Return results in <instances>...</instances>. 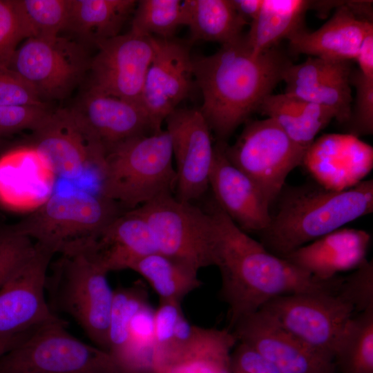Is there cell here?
Wrapping results in <instances>:
<instances>
[{
    "instance_id": "obj_22",
    "label": "cell",
    "mask_w": 373,
    "mask_h": 373,
    "mask_svg": "<svg viewBox=\"0 0 373 373\" xmlns=\"http://www.w3.org/2000/svg\"><path fill=\"white\" fill-rule=\"evenodd\" d=\"M237 342L228 328L195 325L186 341L155 354L154 373H231V353Z\"/></svg>"
},
{
    "instance_id": "obj_45",
    "label": "cell",
    "mask_w": 373,
    "mask_h": 373,
    "mask_svg": "<svg viewBox=\"0 0 373 373\" xmlns=\"http://www.w3.org/2000/svg\"><path fill=\"white\" fill-rule=\"evenodd\" d=\"M236 11L246 20H253L258 14L262 0H231Z\"/></svg>"
},
{
    "instance_id": "obj_46",
    "label": "cell",
    "mask_w": 373,
    "mask_h": 373,
    "mask_svg": "<svg viewBox=\"0 0 373 373\" xmlns=\"http://www.w3.org/2000/svg\"><path fill=\"white\" fill-rule=\"evenodd\" d=\"M28 334L6 338H0V358L15 347Z\"/></svg>"
},
{
    "instance_id": "obj_32",
    "label": "cell",
    "mask_w": 373,
    "mask_h": 373,
    "mask_svg": "<svg viewBox=\"0 0 373 373\" xmlns=\"http://www.w3.org/2000/svg\"><path fill=\"white\" fill-rule=\"evenodd\" d=\"M146 288L142 282L114 290L108 329V353L119 363L130 341V327L136 312L148 302Z\"/></svg>"
},
{
    "instance_id": "obj_35",
    "label": "cell",
    "mask_w": 373,
    "mask_h": 373,
    "mask_svg": "<svg viewBox=\"0 0 373 373\" xmlns=\"http://www.w3.org/2000/svg\"><path fill=\"white\" fill-rule=\"evenodd\" d=\"M350 61H338L318 57H309L305 61L291 64L285 70L283 81L285 90L312 87L323 80L352 70Z\"/></svg>"
},
{
    "instance_id": "obj_8",
    "label": "cell",
    "mask_w": 373,
    "mask_h": 373,
    "mask_svg": "<svg viewBox=\"0 0 373 373\" xmlns=\"http://www.w3.org/2000/svg\"><path fill=\"white\" fill-rule=\"evenodd\" d=\"M135 209L147 222L159 254L198 270L214 266V225L209 212L173 194Z\"/></svg>"
},
{
    "instance_id": "obj_33",
    "label": "cell",
    "mask_w": 373,
    "mask_h": 373,
    "mask_svg": "<svg viewBox=\"0 0 373 373\" xmlns=\"http://www.w3.org/2000/svg\"><path fill=\"white\" fill-rule=\"evenodd\" d=\"M180 0H140L133 12L131 32L161 39L173 38L183 23Z\"/></svg>"
},
{
    "instance_id": "obj_41",
    "label": "cell",
    "mask_w": 373,
    "mask_h": 373,
    "mask_svg": "<svg viewBox=\"0 0 373 373\" xmlns=\"http://www.w3.org/2000/svg\"><path fill=\"white\" fill-rule=\"evenodd\" d=\"M44 104L33 90L15 71L0 66V105L38 106Z\"/></svg>"
},
{
    "instance_id": "obj_18",
    "label": "cell",
    "mask_w": 373,
    "mask_h": 373,
    "mask_svg": "<svg viewBox=\"0 0 373 373\" xmlns=\"http://www.w3.org/2000/svg\"><path fill=\"white\" fill-rule=\"evenodd\" d=\"M316 183L332 191L352 188L373 167V148L358 137L329 133L307 149L301 163Z\"/></svg>"
},
{
    "instance_id": "obj_30",
    "label": "cell",
    "mask_w": 373,
    "mask_h": 373,
    "mask_svg": "<svg viewBox=\"0 0 373 373\" xmlns=\"http://www.w3.org/2000/svg\"><path fill=\"white\" fill-rule=\"evenodd\" d=\"M336 372L373 373V307L353 316L336 343Z\"/></svg>"
},
{
    "instance_id": "obj_24",
    "label": "cell",
    "mask_w": 373,
    "mask_h": 373,
    "mask_svg": "<svg viewBox=\"0 0 373 373\" xmlns=\"http://www.w3.org/2000/svg\"><path fill=\"white\" fill-rule=\"evenodd\" d=\"M89 245L108 273L128 269L137 260L158 253L147 222L135 209L119 215Z\"/></svg>"
},
{
    "instance_id": "obj_15",
    "label": "cell",
    "mask_w": 373,
    "mask_h": 373,
    "mask_svg": "<svg viewBox=\"0 0 373 373\" xmlns=\"http://www.w3.org/2000/svg\"><path fill=\"white\" fill-rule=\"evenodd\" d=\"M176 163L175 198L192 202L209 186L214 146L199 109L176 108L165 119Z\"/></svg>"
},
{
    "instance_id": "obj_39",
    "label": "cell",
    "mask_w": 373,
    "mask_h": 373,
    "mask_svg": "<svg viewBox=\"0 0 373 373\" xmlns=\"http://www.w3.org/2000/svg\"><path fill=\"white\" fill-rule=\"evenodd\" d=\"M44 105H0V136L16 131L36 130L50 113Z\"/></svg>"
},
{
    "instance_id": "obj_14",
    "label": "cell",
    "mask_w": 373,
    "mask_h": 373,
    "mask_svg": "<svg viewBox=\"0 0 373 373\" xmlns=\"http://www.w3.org/2000/svg\"><path fill=\"white\" fill-rule=\"evenodd\" d=\"M33 133L32 146L54 173L73 178L96 169L101 175L106 150L71 108L51 111Z\"/></svg>"
},
{
    "instance_id": "obj_29",
    "label": "cell",
    "mask_w": 373,
    "mask_h": 373,
    "mask_svg": "<svg viewBox=\"0 0 373 373\" xmlns=\"http://www.w3.org/2000/svg\"><path fill=\"white\" fill-rule=\"evenodd\" d=\"M128 269L142 276L158 295L160 300L181 303L202 284L198 277L199 270L159 253L137 260Z\"/></svg>"
},
{
    "instance_id": "obj_9",
    "label": "cell",
    "mask_w": 373,
    "mask_h": 373,
    "mask_svg": "<svg viewBox=\"0 0 373 373\" xmlns=\"http://www.w3.org/2000/svg\"><path fill=\"white\" fill-rule=\"evenodd\" d=\"M229 160L258 187L271 205L289 173L301 165L305 149L294 143L272 119L246 122L235 143L224 146Z\"/></svg>"
},
{
    "instance_id": "obj_4",
    "label": "cell",
    "mask_w": 373,
    "mask_h": 373,
    "mask_svg": "<svg viewBox=\"0 0 373 373\" xmlns=\"http://www.w3.org/2000/svg\"><path fill=\"white\" fill-rule=\"evenodd\" d=\"M176 185L166 130L134 137L106 151L99 193L131 209L172 194Z\"/></svg>"
},
{
    "instance_id": "obj_20",
    "label": "cell",
    "mask_w": 373,
    "mask_h": 373,
    "mask_svg": "<svg viewBox=\"0 0 373 373\" xmlns=\"http://www.w3.org/2000/svg\"><path fill=\"white\" fill-rule=\"evenodd\" d=\"M71 109L106 151L130 138L155 133L140 104L90 88Z\"/></svg>"
},
{
    "instance_id": "obj_26",
    "label": "cell",
    "mask_w": 373,
    "mask_h": 373,
    "mask_svg": "<svg viewBox=\"0 0 373 373\" xmlns=\"http://www.w3.org/2000/svg\"><path fill=\"white\" fill-rule=\"evenodd\" d=\"M136 4L135 0H71L66 30L96 46L119 35Z\"/></svg>"
},
{
    "instance_id": "obj_36",
    "label": "cell",
    "mask_w": 373,
    "mask_h": 373,
    "mask_svg": "<svg viewBox=\"0 0 373 373\" xmlns=\"http://www.w3.org/2000/svg\"><path fill=\"white\" fill-rule=\"evenodd\" d=\"M350 84L356 89L354 109L346 124L349 133L358 137L373 133V78L364 76L357 70L350 74Z\"/></svg>"
},
{
    "instance_id": "obj_2",
    "label": "cell",
    "mask_w": 373,
    "mask_h": 373,
    "mask_svg": "<svg viewBox=\"0 0 373 373\" xmlns=\"http://www.w3.org/2000/svg\"><path fill=\"white\" fill-rule=\"evenodd\" d=\"M291 64L276 46L253 52L245 36L211 55L193 59L195 85L202 95L199 110L218 141L226 142L258 111Z\"/></svg>"
},
{
    "instance_id": "obj_13",
    "label": "cell",
    "mask_w": 373,
    "mask_h": 373,
    "mask_svg": "<svg viewBox=\"0 0 373 373\" xmlns=\"http://www.w3.org/2000/svg\"><path fill=\"white\" fill-rule=\"evenodd\" d=\"M35 244L33 253L0 288V338L24 334L59 318L45 296L48 267L54 254Z\"/></svg>"
},
{
    "instance_id": "obj_6",
    "label": "cell",
    "mask_w": 373,
    "mask_h": 373,
    "mask_svg": "<svg viewBox=\"0 0 373 373\" xmlns=\"http://www.w3.org/2000/svg\"><path fill=\"white\" fill-rule=\"evenodd\" d=\"M0 373H123L106 351L87 344L58 318L30 331L0 358Z\"/></svg>"
},
{
    "instance_id": "obj_19",
    "label": "cell",
    "mask_w": 373,
    "mask_h": 373,
    "mask_svg": "<svg viewBox=\"0 0 373 373\" xmlns=\"http://www.w3.org/2000/svg\"><path fill=\"white\" fill-rule=\"evenodd\" d=\"M218 141L209 175L216 204L242 231L260 233L271 221L270 205L257 185L227 157Z\"/></svg>"
},
{
    "instance_id": "obj_34",
    "label": "cell",
    "mask_w": 373,
    "mask_h": 373,
    "mask_svg": "<svg viewBox=\"0 0 373 373\" xmlns=\"http://www.w3.org/2000/svg\"><path fill=\"white\" fill-rule=\"evenodd\" d=\"M352 69L336 75L312 87L286 91L285 93L332 110L336 119L347 124L351 117Z\"/></svg>"
},
{
    "instance_id": "obj_17",
    "label": "cell",
    "mask_w": 373,
    "mask_h": 373,
    "mask_svg": "<svg viewBox=\"0 0 373 373\" xmlns=\"http://www.w3.org/2000/svg\"><path fill=\"white\" fill-rule=\"evenodd\" d=\"M231 331L238 342L252 347L281 373H336L332 360L289 333L262 309L240 319Z\"/></svg>"
},
{
    "instance_id": "obj_42",
    "label": "cell",
    "mask_w": 373,
    "mask_h": 373,
    "mask_svg": "<svg viewBox=\"0 0 373 373\" xmlns=\"http://www.w3.org/2000/svg\"><path fill=\"white\" fill-rule=\"evenodd\" d=\"M182 313L181 303L160 300L159 306L154 312L155 354L171 343L177 321Z\"/></svg>"
},
{
    "instance_id": "obj_31",
    "label": "cell",
    "mask_w": 373,
    "mask_h": 373,
    "mask_svg": "<svg viewBox=\"0 0 373 373\" xmlns=\"http://www.w3.org/2000/svg\"><path fill=\"white\" fill-rule=\"evenodd\" d=\"M24 39H50L66 30L71 0H13Z\"/></svg>"
},
{
    "instance_id": "obj_3",
    "label": "cell",
    "mask_w": 373,
    "mask_h": 373,
    "mask_svg": "<svg viewBox=\"0 0 373 373\" xmlns=\"http://www.w3.org/2000/svg\"><path fill=\"white\" fill-rule=\"evenodd\" d=\"M277 212L260 243L284 258L304 246L373 211V180L343 191L308 184L282 190Z\"/></svg>"
},
{
    "instance_id": "obj_12",
    "label": "cell",
    "mask_w": 373,
    "mask_h": 373,
    "mask_svg": "<svg viewBox=\"0 0 373 373\" xmlns=\"http://www.w3.org/2000/svg\"><path fill=\"white\" fill-rule=\"evenodd\" d=\"M88 88L139 104L156 37L129 31L98 44Z\"/></svg>"
},
{
    "instance_id": "obj_5",
    "label": "cell",
    "mask_w": 373,
    "mask_h": 373,
    "mask_svg": "<svg viewBox=\"0 0 373 373\" xmlns=\"http://www.w3.org/2000/svg\"><path fill=\"white\" fill-rule=\"evenodd\" d=\"M121 213L119 204L100 193H55L12 227L62 254L95 240Z\"/></svg>"
},
{
    "instance_id": "obj_11",
    "label": "cell",
    "mask_w": 373,
    "mask_h": 373,
    "mask_svg": "<svg viewBox=\"0 0 373 373\" xmlns=\"http://www.w3.org/2000/svg\"><path fill=\"white\" fill-rule=\"evenodd\" d=\"M90 59L80 41L59 35L28 38L17 49L9 68L43 102L67 96L88 72Z\"/></svg>"
},
{
    "instance_id": "obj_38",
    "label": "cell",
    "mask_w": 373,
    "mask_h": 373,
    "mask_svg": "<svg viewBox=\"0 0 373 373\" xmlns=\"http://www.w3.org/2000/svg\"><path fill=\"white\" fill-rule=\"evenodd\" d=\"M337 294L351 304L355 312L373 307V264L367 260L343 280Z\"/></svg>"
},
{
    "instance_id": "obj_44",
    "label": "cell",
    "mask_w": 373,
    "mask_h": 373,
    "mask_svg": "<svg viewBox=\"0 0 373 373\" xmlns=\"http://www.w3.org/2000/svg\"><path fill=\"white\" fill-rule=\"evenodd\" d=\"M355 60L360 73L367 77L373 78V32L363 39Z\"/></svg>"
},
{
    "instance_id": "obj_16",
    "label": "cell",
    "mask_w": 373,
    "mask_h": 373,
    "mask_svg": "<svg viewBox=\"0 0 373 373\" xmlns=\"http://www.w3.org/2000/svg\"><path fill=\"white\" fill-rule=\"evenodd\" d=\"M195 85L189 46L173 38L156 37L154 57L146 75L139 104L154 132L193 91Z\"/></svg>"
},
{
    "instance_id": "obj_23",
    "label": "cell",
    "mask_w": 373,
    "mask_h": 373,
    "mask_svg": "<svg viewBox=\"0 0 373 373\" xmlns=\"http://www.w3.org/2000/svg\"><path fill=\"white\" fill-rule=\"evenodd\" d=\"M371 236L365 231L340 228L294 250L284 258L320 280L355 270L367 259Z\"/></svg>"
},
{
    "instance_id": "obj_7",
    "label": "cell",
    "mask_w": 373,
    "mask_h": 373,
    "mask_svg": "<svg viewBox=\"0 0 373 373\" xmlns=\"http://www.w3.org/2000/svg\"><path fill=\"white\" fill-rule=\"evenodd\" d=\"M62 255L61 272L56 285L60 305L95 346L108 352L114 298L108 272L88 245Z\"/></svg>"
},
{
    "instance_id": "obj_10",
    "label": "cell",
    "mask_w": 373,
    "mask_h": 373,
    "mask_svg": "<svg viewBox=\"0 0 373 373\" xmlns=\"http://www.w3.org/2000/svg\"><path fill=\"white\" fill-rule=\"evenodd\" d=\"M339 287L278 296L260 309L289 333L334 361L336 343L355 313L353 306L337 294Z\"/></svg>"
},
{
    "instance_id": "obj_43",
    "label": "cell",
    "mask_w": 373,
    "mask_h": 373,
    "mask_svg": "<svg viewBox=\"0 0 373 373\" xmlns=\"http://www.w3.org/2000/svg\"><path fill=\"white\" fill-rule=\"evenodd\" d=\"M231 373H281L250 345L237 342L230 358Z\"/></svg>"
},
{
    "instance_id": "obj_21",
    "label": "cell",
    "mask_w": 373,
    "mask_h": 373,
    "mask_svg": "<svg viewBox=\"0 0 373 373\" xmlns=\"http://www.w3.org/2000/svg\"><path fill=\"white\" fill-rule=\"evenodd\" d=\"M371 32L372 20L358 15L352 2L339 3L332 17L318 29L309 31L303 28L287 39L294 54L352 61L363 39Z\"/></svg>"
},
{
    "instance_id": "obj_1",
    "label": "cell",
    "mask_w": 373,
    "mask_h": 373,
    "mask_svg": "<svg viewBox=\"0 0 373 373\" xmlns=\"http://www.w3.org/2000/svg\"><path fill=\"white\" fill-rule=\"evenodd\" d=\"M209 213L214 225V266L220 272V296L229 308V329L276 297L339 285V276L318 280L271 253L238 227L216 202Z\"/></svg>"
},
{
    "instance_id": "obj_27",
    "label": "cell",
    "mask_w": 373,
    "mask_h": 373,
    "mask_svg": "<svg viewBox=\"0 0 373 373\" xmlns=\"http://www.w3.org/2000/svg\"><path fill=\"white\" fill-rule=\"evenodd\" d=\"M183 23L193 40L225 45L243 35L248 23L235 9L231 0H185L182 1Z\"/></svg>"
},
{
    "instance_id": "obj_28",
    "label": "cell",
    "mask_w": 373,
    "mask_h": 373,
    "mask_svg": "<svg viewBox=\"0 0 373 373\" xmlns=\"http://www.w3.org/2000/svg\"><path fill=\"white\" fill-rule=\"evenodd\" d=\"M312 1L262 0L257 16L251 21L245 36L247 45L256 54L276 46L278 42L303 28V21Z\"/></svg>"
},
{
    "instance_id": "obj_25",
    "label": "cell",
    "mask_w": 373,
    "mask_h": 373,
    "mask_svg": "<svg viewBox=\"0 0 373 373\" xmlns=\"http://www.w3.org/2000/svg\"><path fill=\"white\" fill-rule=\"evenodd\" d=\"M258 112L274 121L294 143L305 150L317 134L336 118L332 110L285 93L267 96Z\"/></svg>"
},
{
    "instance_id": "obj_40",
    "label": "cell",
    "mask_w": 373,
    "mask_h": 373,
    "mask_svg": "<svg viewBox=\"0 0 373 373\" xmlns=\"http://www.w3.org/2000/svg\"><path fill=\"white\" fill-rule=\"evenodd\" d=\"M24 39L13 0H0V66L9 68Z\"/></svg>"
},
{
    "instance_id": "obj_37",
    "label": "cell",
    "mask_w": 373,
    "mask_h": 373,
    "mask_svg": "<svg viewBox=\"0 0 373 373\" xmlns=\"http://www.w3.org/2000/svg\"><path fill=\"white\" fill-rule=\"evenodd\" d=\"M35 247L32 239L12 227L0 231V288Z\"/></svg>"
}]
</instances>
